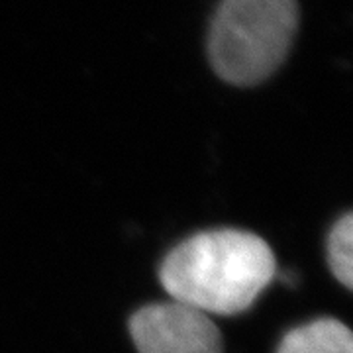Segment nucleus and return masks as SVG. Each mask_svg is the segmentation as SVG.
I'll return each instance as SVG.
<instances>
[{
  "instance_id": "obj_1",
  "label": "nucleus",
  "mask_w": 353,
  "mask_h": 353,
  "mask_svg": "<svg viewBox=\"0 0 353 353\" xmlns=\"http://www.w3.org/2000/svg\"><path fill=\"white\" fill-rule=\"evenodd\" d=\"M275 277L277 261L269 243L234 228L190 236L159 267V281L173 301L218 316L245 312Z\"/></svg>"
},
{
  "instance_id": "obj_2",
  "label": "nucleus",
  "mask_w": 353,
  "mask_h": 353,
  "mask_svg": "<svg viewBox=\"0 0 353 353\" xmlns=\"http://www.w3.org/2000/svg\"><path fill=\"white\" fill-rule=\"evenodd\" d=\"M296 0H220L206 51L214 73L234 87H255L285 63L299 28Z\"/></svg>"
},
{
  "instance_id": "obj_4",
  "label": "nucleus",
  "mask_w": 353,
  "mask_h": 353,
  "mask_svg": "<svg viewBox=\"0 0 353 353\" xmlns=\"http://www.w3.org/2000/svg\"><path fill=\"white\" fill-rule=\"evenodd\" d=\"M277 353H353L352 330L336 318H318L289 330Z\"/></svg>"
},
{
  "instance_id": "obj_3",
  "label": "nucleus",
  "mask_w": 353,
  "mask_h": 353,
  "mask_svg": "<svg viewBox=\"0 0 353 353\" xmlns=\"http://www.w3.org/2000/svg\"><path fill=\"white\" fill-rule=\"evenodd\" d=\"M130 334L139 353H224L210 316L176 301L136 310L130 316Z\"/></svg>"
},
{
  "instance_id": "obj_5",
  "label": "nucleus",
  "mask_w": 353,
  "mask_h": 353,
  "mask_svg": "<svg viewBox=\"0 0 353 353\" xmlns=\"http://www.w3.org/2000/svg\"><path fill=\"white\" fill-rule=\"evenodd\" d=\"M326 259L332 275L345 289L353 287V214H345L334 222L326 240Z\"/></svg>"
}]
</instances>
